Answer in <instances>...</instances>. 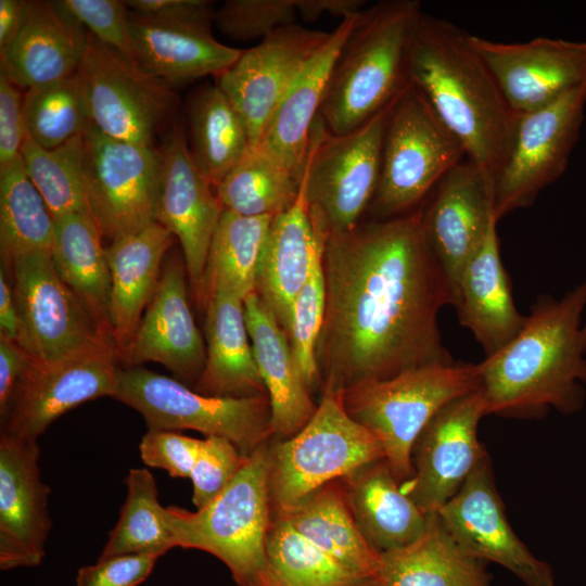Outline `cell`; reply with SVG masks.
I'll use <instances>...</instances> for the list:
<instances>
[{"mask_svg":"<svg viewBox=\"0 0 586 586\" xmlns=\"http://www.w3.org/2000/svg\"><path fill=\"white\" fill-rule=\"evenodd\" d=\"M322 267L326 302L316 344L322 388L344 391L454 361L438 328L451 292L428 241L423 208L328 231Z\"/></svg>","mask_w":586,"mask_h":586,"instance_id":"1","label":"cell"},{"mask_svg":"<svg viewBox=\"0 0 586 586\" xmlns=\"http://www.w3.org/2000/svg\"><path fill=\"white\" fill-rule=\"evenodd\" d=\"M586 279L561 298L540 296L520 332L476 364L486 415L582 408L586 384Z\"/></svg>","mask_w":586,"mask_h":586,"instance_id":"2","label":"cell"},{"mask_svg":"<svg viewBox=\"0 0 586 586\" xmlns=\"http://www.w3.org/2000/svg\"><path fill=\"white\" fill-rule=\"evenodd\" d=\"M407 77L494 186L517 115L469 33L422 12L409 44Z\"/></svg>","mask_w":586,"mask_h":586,"instance_id":"3","label":"cell"},{"mask_svg":"<svg viewBox=\"0 0 586 586\" xmlns=\"http://www.w3.org/2000/svg\"><path fill=\"white\" fill-rule=\"evenodd\" d=\"M422 13L418 0L365 8L333 66L320 110L327 129L348 132L391 104L409 84L407 59Z\"/></svg>","mask_w":586,"mask_h":586,"instance_id":"4","label":"cell"},{"mask_svg":"<svg viewBox=\"0 0 586 586\" xmlns=\"http://www.w3.org/2000/svg\"><path fill=\"white\" fill-rule=\"evenodd\" d=\"M269 442L256 448L229 485L195 511L164 507L175 547L198 549L219 559L238 586H249L265 559L273 520L269 491Z\"/></svg>","mask_w":586,"mask_h":586,"instance_id":"5","label":"cell"},{"mask_svg":"<svg viewBox=\"0 0 586 586\" xmlns=\"http://www.w3.org/2000/svg\"><path fill=\"white\" fill-rule=\"evenodd\" d=\"M476 364L434 362L342 392L344 408L382 444L400 484L412 474V446L432 417L449 402L479 390Z\"/></svg>","mask_w":586,"mask_h":586,"instance_id":"6","label":"cell"},{"mask_svg":"<svg viewBox=\"0 0 586 586\" xmlns=\"http://www.w3.org/2000/svg\"><path fill=\"white\" fill-rule=\"evenodd\" d=\"M272 513L284 511L328 482L385 459L379 438L346 411L342 392L323 387L308 423L289 438L269 443Z\"/></svg>","mask_w":586,"mask_h":586,"instance_id":"7","label":"cell"},{"mask_svg":"<svg viewBox=\"0 0 586 586\" xmlns=\"http://www.w3.org/2000/svg\"><path fill=\"white\" fill-rule=\"evenodd\" d=\"M466 156L423 95L409 82L385 129L380 178L368 208L374 219L408 214Z\"/></svg>","mask_w":586,"mask_h":586,"instance_id":"8","label":"cell"},{"mask_svg":"<svg viewBox=\"0 0 586 586\" xmlns=\"http://www.w3.org/2000/svg\"><path fill=\"white\" fill-rule=\"evenodd\" d=\"M114 398L137 410L151 430H195L225 437L243 456L273 436L267 394L207 396L175 378L132 367L118 370Z\"/></svg>","mask_w":586,"mask_h":586,"instance_id":"9","label":"cell"},{"mask_svg":"<svg viewBox=\"0 0 586 586\" xmlns=\"http://www.w3.org/2000/svg\"><path fill=\"white\" fill-rule=\"evenodd\" d=\"M395 100L345 133L329 131L320 115L315 120L301 183L309 207L320 215L328 231H348L368 212L379 183L383 140Z\"/></svg>","mask_w":586,"mask_h":586,"instance_id":"10","label":"cell"},{"mask_svg":"<svg viewBox=\"0 0 586 586\" xmlns=\"http://www.w3.org/2000/svg\"><path fill=\"white\" fill-rule=\"evenodd\" d=\"M81 138L88 211L102 235L113 241L156 222L158 150L106 136L91 122Z\"/></svg>","mask_w":586,"mask_h":586,"instance_id":"11","label":"cell"},{"mask_svg":"<svg viewBox=\"0 0 586 586\" xmlns=\"http://www.w3.org/2000/svg\"><path fill=\"white\" fill-rule=\"evenodd\" d=\"M20 317L16 343L34 359L52 362L88 346L113 342L59 276L49 251L15 256L3 268Z\"/></svg>","mask_w":586,"mask_h":586,"instance_id":"12","label":"cell"},{"mask_svg":"<svg viewBox=\"0 0 586 586\" xmlns=\"http://www.w3.org/2000/svg\"><path fill=\"white\" fill-rule=\"evenodd\" d=\"M78 76L91 124L112 138L153 145L177 102L167 85L90 33Z\"/></svg>","mask_w":586,"mask_h":586,"instance_id":"13","label":"cell"},{"mask_svg":"<svg viewBox=\"0 0 586 586\" xmlns=\"http://www.w3.org/2000/svg\"><path fill=\"white\" fill-rule=\"evenodd\" d=\"M586 106V85L517 115L507 156L494 181L495 215L531 206L565 170Z\"/></svg>","mask_w":586,"mask_h":586,"instance_id":"14","label":"cell"},{"mask_svg":"<svg viewBox=\"0 0 586 586\" xmlns=\"http://www.w3.org/2000/svg\"><path fill=\"white\" fill-rule=\"evenodd\" d=\"M113 342L88 346L52 362L30 357L1 421V435L38 440L68 410L99 397H115L118 385Z\"/></svg>","mask_w":586,"mask_h":586,"instance_id":"15","label":"cell"},{"mask_svg":"<svg viewBox=\"0 0 586 586\" xmlns=\"http://www.w3.org/2000/svg\"><path fill=\"white\" fill-rule=\"evenodd\" d=\"M158 152L156 222L179 240L191 296L198 309L204 311L206 260L224 208L213 183L195 163L180 127H173L165 136Z\"/></svg>","mask_w":586,"mask_h":586,"instance_id":"16","label":"cell"},{"mask_svg":"<svg viewBox=\"0 0 586 586\" xmlns=\"http://www.w3.org/2000/svg\"><path fill=\"white\" fill-rule=\"evenodd\" d=\"M486 415L480 390L442 407L411 449V476L402 489L426 514L437 512L487 457L477 426Z\"/></svg>","mask_w":586,"mask_h":586,"instance_id":"17","label":"cell"},{"mask_svg":"<svg viewBox=\"0 0 586 586\" xmlns=\"http://www.w3.org/2000/svg\"><path fill=\"white\" fill-rule=\"evenodd\" d=\"M515 115L546 106L586 85V41L536 37L500 42L469 34Z\"/></svg>","mask_w":586,"mask_h":586,"instance_id":"18","label":"cell"},{"mask_svg":"<svg viewBox=\"0 0 586 586\" xmlns=\"http://www.w3.org/2000/svg\"><path fill=\"white\" fill-rule=\"evenodd\" d=\"M329 36L296 23L281 27L217 76V86L246 126L252 148L258 145L291 82Z\"/></svg>","mask_w":586,"mask_h":586,"instance_id":"19","label":"cell"},{"mask_svg":"<svg viewBox=\"0 0 586 586\" xmlns=\"http://www.w3.org/2000/svg\"><path fill=\"white\" fill-rule=\"evenodd\" d=\"M446 528L473 557L495 562L526 586H553L550 566L537 559L509 525L488 457L437 511Z\"/></svg>","mask_w":586,"mask_h":586,"instance_id":"20","label":"cell"},{"mask_svg":"<svg viewBox=\"0 0 586 586\" xmlns=\"http://www.w3.org/2000/svg\"><path fill=\"white\" fill-rule=\"evenodd\" d=\"M184 259L166 258L157 289L135 335L117 355L126 368L148 361L168 369L176 380L193 387L205 364L206 345L192 315Z\"/></svg>","mask_w":586,"mask_h":586,"instance_id":"21","label":"cell"},{"mask_svg":"<svg viewBox=\"0 0 586 586\" xmlns=\"http://www.w3.org/2000/svg\"><path fill=\"white\" fill-rule=\"evenodd\" d=\"M496 222L493 183L475 164L460 162L437 183L423 209L424 231L447 278L451 304L463 268Z\"/></svg>","mask_w":586,"mask_h":586,"instance_id":"22","label":"cell"},{"mask_svg":"<svg viewBox=\"0 0 586 586\" xmlns=\"http://www.w3.org/2000/svg\"><path fill=\"white\" fill-rule=\"evenodd\" d=\"M38 440L0 437V568L41 564L52 527Z\"/></svg>","mask_w":586,"mask_h":586,"instance_id":"23","label":"cell"},{"mask_svg":"<svg viewBox=\"0 0 586 586\" xmlns=\"http://www.w3.org/2000/svg\"><path fill=\"white\" fill-rule=\"evenodd\" d=\"M328 229L309 207L302 183L285 212L272 217L262 251L255 293L289 335L295 298L305 284Z\"/></svg>","mask_w":586,"mask_h":586,"instance_id":"24","label":"cell"},{"mask_svg":"<svg viewBox=\"0 0 586 586\" xmlns=\"http://www.w3.org/2000/svg\"><path fill=\"white\" fill-rule=\"evenodd\" d=\"M88 35L58 1H28L21 29L0 52V69L26 90L56 82L78 71Z\"/></svg>","mask_w":586,"mask_h":586,"instance_id":"25","label":"cell"},{"mask_svg":"<svg viewBox=\"0 0 586 586\" xmlns=\"http://www.w3.org/2000/svg\"><path fill=\"white\" fill-rule=\"evenodd\" d=\"M358 14L342 20L304 65L282 95L257 145L298 177L333 66Z\"/></svg>","mask_w":586,"mask_h":586,"instance_id":"26","label":"cell"},{"mask_svg":"<svg viewBox=\"0 0 586 586\" xmlns=\"http://www.w3.org/2000/svg\"><path fill=\"white\" fill-rule=\"evenodd\" d=\"M243 304L254 358L270 403L273 436L292 437L308 423L318 405L289 335L273 314L256 293Z\"/></svg>","mask_w":586,"mask_h":586,"instance_id":"27","label":"cell"},{"mask_svg":"<svg viewBox=\"0 0 586 586\" xmlns=\"http://www.w3.org/2000/svg\"><path fill=\"white\" fill-rule=\"evenodd\" d=\"M461 326L469 329L485 356L506 346L522 329L526 316L514 305L494 224L482 246L463 268L453 304Z\"/></svg>","mask_w":586,"mask_h":586,"instance_id":"28","label":"cell"},{"mask_svg":"<svg viewBox=\"0 0 586 586\" xmlns=\"http://www.w3.org/2000/svg\"><path fill=\"white\" fill-rule=\"evenodd\" d=\"M174 235L158 222L105 247L111 273L109 318L117 355L135 335L153 298Z\"/></svg>","mask_w":586,"mask_h":586,"instance_id":"29","label":"cell"},{"mask_svg":"<svg viewBox=\"0 0 586 586\" xmlns=\"http://www.w3.org/2000/svg\"><path fill=\"white\" fill-rule=\"evenodd\" d=\"M130 34L133 61L167 86L217 77L243 52L217 41L211 29L164 25L131 13Z\"/></svg>","mask_w":586,"mask_h":586,"instance_id":"30","label":"cell"},{"mask_svg":"<svg viewBox=\"0 0 586 586\" xmlns=\"http://www.w3.org/2000/svg\"><path fill=\"white\" fill-rule=\"evenodd\" d=\"M204 313L206 358L192 388L217 397L267 394L254 358L243 301L215 293L208 298Z\"/></svg>","mask_w":586,"mask_h":586,"instance_id":"31","label":"cell"},{"mask_svg":"<svg viewBox=\"0 0 586 586\" xmlns=\"http://www.w3.org/2000/svg\"><path fill=\"white\" fill-rule=\"evenodd\" d=\"M341 480L364 537L379 552L405 547L423 532L426 514L403 492L385 459Z\"/></svg>","mask_w":586,"mask_h":586,"instance_id":"32","label":"cell"},{"mask_svg":"<svg viewBox=\"0 0 586 586\" xmlns=\"http://www.w3.org/2000/svg\"><path fill=\"white\" fill-rule=\"evenodd\" d=\"M378 586H491L486 562L464 550L437 512L411 544L381 553Z\"/></svg>","mask_w":586,"mask_h":586,"instance_id":"33","label":"cell"},{"mask_svg":"<svg viewBox=\"0 0 586 586\" xmlns=\"http://www.w3.org/2000/svg\"><path fill=\"white\" fill-rule=\"evenodd\" d=\"M273 515L283 519L323 552L377 581L381 552L364 537L341 479L328 482Z\"/></svg>","mask_w":586,"mask_h":586,"instance_id":"34","label":"cell"},{"mask_svg":"<svg viewBox=\"0 0 586 586\" xmlns=\"http://www.w3.org/2000/svg\"><path fill=\"white\" fill-rule=\"evenodd\" d=\"M54 219L51 257L62 280L112 336L109 302L111 273L102 233L89 212ZM113 337V336H112Z\"/></svg>","mask_w":586,"mask_h":586,"instance_id":"35","label":"cell"},{"mask_svg":"<svg viewBox=\"0 0 586 586\" xmlns=\"http://www.w3.org/2000/svg\"><path fill=\"white\" fill-rule=\"evenodd\" d=\"M187 116L191 154L215 187L251 150L246 126L217 84L191 94Z\"/></svg>","mask_w":586,"mask_h":586,"instance_id":"36","label":"cell"},{"mask_svg":"<svg viewBox=\"0 0 586 586\" xmlns=\"http://www.w3.org/2000/svg\"><path fill=\"white\" fill-rule=\"evenodd\" d=\"M249 586H378L323 552L273 515L263 566Z\"/></svg>","mask_w":586,"mask_h":586,"instance_id":"37","label":"cell"},{"mask_svg":"<svg viewBox=\"0 0 586 586\" xmlns=\"http://www.w3.org/2000/svg\"><path fill=\"white\" fill-rule=\"evenodd\" d=\"M271 216L221 214L213 235L204 273L206 304L215 293L244 301L255 293L256 276Z\"/></svg>","mask_w":586,"mask_h":586,"instance_id":"38","label":"cell"},{"mask_svg":"<svg viewBox=\"0 0 586 586\" xmlns=\"http://www.w3.org/2000/svg\"><path fill=\"white\" fill-rule=\"evenodd\" d=\"M214 188L225 211L273 217L296 201L301 177L255 146Z\"/></svg>","mask_w":586,"mask_h":586,"instance_id":"39","label":"cell"},{"mask_svg":"<svg viewBox=\"0 0 586 586\" xmlns=\"http://www.w3.org/2000/svg\"><path fill=\"white\" fill-rule=\"evenodd\" d=\"M53 239L54 219L21 157L0 171L1 267L21 254L51 252Z\"/></svg>","mask_w":586,"mask_h":586,"instance_id":"40","label":"cell"},{"mask_svg":"<svg viewBox=\"0 0 586 586\" xmlns=\"http://www.w3.org/2000/svg\"><path fill=\"white\" fill-rule=\"evenodd\" d=\"M125 484V502L99 559L124 555L163 556L175 543L164 521L155 479L146 468H132Z\"/></svg>","mask_w":586,"mask_h":586,"instance_id":"41","label":"cell"},{"mask_svg":"<svg viewBox=\"0 0 586 586\" xmlns=\"http://www.w3.org/2000/svg\"><path fill=\"white\" fill-rule=\"evenodd\" d=\"M22 111L27 137L47 150L80 136L90 123L78 71L56 82L27 89Z\"/></svg>","mask_w":586,"mask_h":586,"instance_id":"42","label":"cell"},{"mask_svg":"<svg viewBox=\"0 0 586 586\" xmlns=\"http://www.w3.org/2000/svg\"><path fill=\"white\" fill-rule=\"evenodd\" d=\"M82 135V133H81ZM47 150L26 137L22 160L53 218L89 212L82 173V138Z\"/></svg>","mask_w":586,"mask_h":586,"instance_id":"43","label":"cell"},{"mask_svg":"<svg viewBox=\"0 0 586 586\" xmlns=\"http://www.w3.org/2000/svg\"><path fill=\"white\" fill-rule=\"evenodd\" d=\"M324 241L315 256L305 284L295 298L289 331L291 345L311 391L322 387L316 360V344L326 302L322 267Z\"/></svg>","mask_w":586,"mask_h":586,"instance_id":"44","label":"cell"},{"mask_svg":"<svg viewBox=\"0 0 586 586\" xmlns=\"http://www.w3.org/2000/svg\"><path fill=\"white\" fill-rule=\"evenodd\" d=\"M296 0H228L216 9L214 23L239 41L262 40L272 31L295 24Z\"/></svg>","mask_w":586,"mask_h":586,"instance_id":"45","label":"cell"},{"mask_svg":"<svg viewBox=\"0 0 586 586\" xmlns=\"http://www.w3.org/2000/svg\"><path fill=\"white\" fill-rule=\"evenodd\" d=\"M246 456L229 440L206 436L191 471L192 502L201 509L213 501L235 477Z\"/></svg>","mask_w":586,"mask_h":586,"instance_id":"46","label":"cell"},{"mask_svg":"<svg viewBox=\"0 0 586 586\" xmlns=\"http://www.w3.org/2000/svg\"><path fill=\"white\" fill-rule=\"evenodd\" d=\"M58 2L98 40L132 59L130 11L124 1L59 0Z\"/></svg>","mask_w":586,"mask_h":586,"instance_id":"47","label":"cell"},{"mask_svg":"<svg viewBox=\"0 0 586 586\" xmlns=\"http://www.w3.org/2000/svg\"><path fill=\"white\" fill-rule=\"evenodd\" d=\"M202 440L171 430H151L142 436L139 451L145 466L165 470L171 477H190Z\"/></svg>","mask_w":586,"mask_h":586,"instance_id":"48","label":"cell"},{"mask_svg":"<svg viewBox=\"0 0 586 586\" xmlns=\"http://www.w3.org/2000/svg\"><path fill=\"white\" fill-rule=\"evenodd\" d=\"M133 16L142 20L182 27L211 29L215 9L207 0H127Z\"/></svg>","mask_w":586,"mask_h":586,"instance_id":"49","label":"cell"},{"mask_svg":"<svg viewBox=\"0 0 586 586\" xmlns=\"http://www.w3.org/2000/svg\"><path fill=\"white\" fill-rule=\"evenodd\" d=\"M153 555H124L98 559L81 566L76 586H138L151 574L156 560Z\"/></svg>","mask_w":586,"mask_h":586,"instance_id":"50","label":"cell"},{"mask_svg":"<svg viewBox=\"0 0 586 586\" xmlns=\"http://www.w3.org/2000/svg\"><path fill=\"white\" fill-rule=\"evenodd\" d=\"M22 102L18 87L0 69V171L22 157L27 137Z\"/></svg>","mask_w":586,"mask_h":586,"instance_id":"51","label":"cell"},{"mask_svg":"<svg viewBox=\"0 0 586 586\" xmlns=\"http://www.w3.org/2000/svg\"><path fill=\"white\" fill-rule=\"evenodd\" d=\"M30 356L14 341L0 335V421L5 418L18 380Z\"/></svg>","mask_w":586,"mask_h":586,"instance_id":"52","label":"cell"},{"mask_svg":"<svg viewBox=\"0 0 586 586\" xmlns=\"http://www.w3.org/2000/svg\"><path fill=\"white\" fill-rule=\"evenodd\" d=\"M364 0H296L297 14L306 22H315L323 15L345 20L361 12Z\"/></svg>","mask_w":586,"mask_h":586,"instance_id":"53","label":"cell"},{"mask_svg":"<svg viewBox=\"0 0 586 586\" xmlns=\"http://www.w3.org/2000/svg\"><path fill=\"white\" fill-rule=\"evenodd\" d=\"M20 334V317L11 282L0 268V335L16 342Z\"/></svg>","mask_w":586,"mask_h":586,"instance_id":"54","label":"cell"},{"mask_svg":"<svg viewBox=\"0 0 586 586\" xmlns=\"http://www.w3.org/2000/svg\"><path fill=\"white\" fill-rule=\"evenodd\" d=\"M28 1L0 0V52L15 38L21 29Z\"/></svg>","mask_w":586,"mask_h":586,"instance_id":"55","label":"cell"}]
</instances>
